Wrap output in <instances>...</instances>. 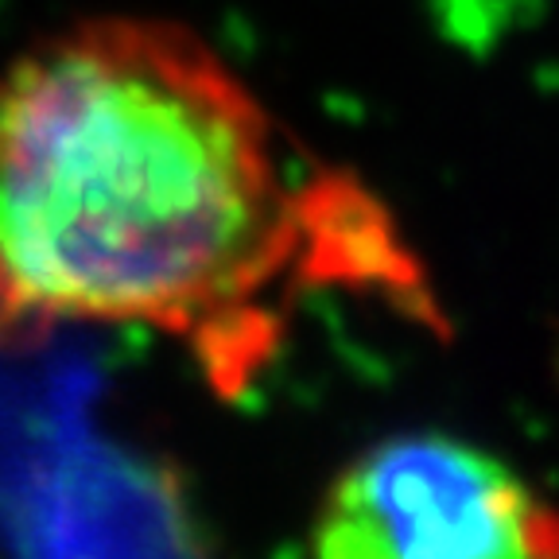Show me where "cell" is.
<instances>
[{"instance_id":"cell-2","label":"cell","mask_w":559,"mask_h":559,"mask_svg":"<svg viewBox=\"0 0 559 559\" xmlns=\"http://www.w3.org/2000/svg\"><path fill=\"white\" fill-rule=\"evenodd\" d=\"M314 559H559V521L501 459L447 436H401L338 474Z\"/></svg>"},{"instance_id":"cell-1","label":"cell","mask_w":559,"mask_h":559,"mask_svg":"<svg viewBox=\"0 0 559 559\" xmlns=\"http://www.w3.org/2000/svg\"><path fill=\"white\" fill-rule=\"evenodd\" d=\"M361 202L299 183L261 97L191 27L97 16L0 62V326L229 338Z\"/></svg>"}]
</instances>
